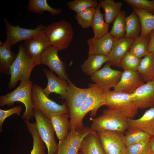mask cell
I'll return each mask as SVG.
<instances>
[{
    "instance_id": "1",
    "label": "cell",
    "mask_w": 154,
    "mask_h": 154,
    "mask_svg": "<svg viewBox=\"0 0 154 154\" xmlns=\"http://www.w3.org/2000/svg\"><path fill=\"white\" fill-rule=\"evenodd\" d=\"M90 88L89 94L81 106L70 118L69 130L84 126L83 120L88 113L91 112L90 115L94 116L99 108L105 105V92L96 84L88 85Z\"/></svg>"
},
{
    "instance_id": "2",
    "label": "cell",
    "mask_w": 154,
    "mask_h": 154,
    "mask_svg": "<svg viewBox=\"0 0 154 154\" xmlns=\"http://www.w3.org/2000/svg\"><path fill=\"white\" fill-rule=\"evenodd\" d=\"M33 82L30 80L21 82L16 89L11 92L0 96V107L13 106L16 102L23 103L25 110L21 117L24 121H29L34 117V106L31 100Z\"/></svg>"
},
{
    "instance_id": "3",
    "label": "cell",
    "mask_w": 154,
    "mask_h": 154,
    "mask_svg": "<svg viewBox=\"0 0 154 154\" xmlns=\"http://www.w3.org/2000/svg\"><path fill=\"white\" fill-rule=\"evenodd\" d=\"M35 66L33 60L26 52L23 44H20L17 57L10 68L9 89H11L15 88L19 81L30 80L31 72Z\"/></svg>"
},
{
    "instance_id": "4",
    "label": "cell",
    "mask_w": 154,
    "mask_h": 154,
    "mask_svg": "<svg viewBox=\"0 0 154 154\" xmlns=\"http://www.w3.org/2000/svg\"><path fill=\"white\" fill-rule=\"evenodd\" d=\"M128 119L117 111L108 108L103 110L101 116L91 119L90 127L96 132L108 130L124 133L129 128Z\"/></svg>"
},
{
    "instance_id": "5",
    "label": "cell",
    "mask_w": 154,
    "mask_h": 154,
    "mask_svg": "<svg viewBox=\"0 0 154 154\" xmlns=\"http://www.w3.org/2000/svg\"><path fill=\"white\" fill-rule=\"evenodd\" d=\"M45 33L50 45L59 50L68 48L73 37L71 25L63 20L52 23L46 27Z\"/></svg>"
},
{
    "instance_id": "6",
    "label": "cell",
    "mask_w": 154,
    "mask_h": 154,
    "mask_svg": "<svg viewBox=\"0 0 154 154\" xmlns=\"http://www.w3.org/2000/svg\"><path fill=\"white\" fill-rule=\"evenodd\" d=\"M31 100L34 108L40 111L49 119L55 116L69 114V110L64 103L60 105L49 98L44 93L43 88L37 84L33 85Z\"/></svg>"
},
{
    "instance_id": "7",
    "label": "cell",
    "mask_w": 154,
    "mask_h": 154,
    "mask_svg": "<svg viewBox=\"0 0 154 154\" xmlns=\"http://www.w3.org/2000/svg\"><path fill=\"white\" fill-rule=\"evenodd\" d=\"M105 105L128 119H133L138 110L131 100L130 94L114 90L105 92Z\"/></svg>"
},
{
    "instance_id": "8",
    "label": "cell",
    "mask_w": 154,
    "mask_h": 154,
    "mask_svg": "<svg viewBox=\"0 0 154 154\" xmlns=\"http://www.w3.org/2000/svg\"><path fill=\"white\" fill-rule=\"evenodd\" d=\"M95 132H96L87 126L70 130L64 139L59 141L55 154H77L85 137L90 133Z\"/></svg>"
},
{
    "instance_id": "9",
    "label": "cell",
    "mask_w": 154,
    "mask_h": 154,
    "mask_svg": "<svg viewBox=\"0 0 154 154\" xmlns=\"http://www.w3.org/2000/svg\"><path fill=\"white\" fill-rule=\"evenodd\" d=\"M33 111L35 126L47 147V154H55L58 144L55 140L54 131L50 119L38 109L34 108Z\"/></svg>"
},
{
    "instance_id": "10",
    "label": "cell",
    "mask_w": 154,
    "mask_h": 154,
    "mask_svg": "<svg viewBox=\"0 0 154 154\" xmlns=\"http://www.w3.org/2000/svg\"><path fill=\"white\" fill-rule=\"evenodd\" d=\"M96 132L106 154H122L126 147L123 133L108 130Z\"/></svg>"
},
{
    "instance_id": "11",
    "label": "cell",
    "mask_w": 154,
    "mask_h": 154,
    "mask_svg": "<svg viewBox=\"0 0 154 154\" xmlns=\"http://www.w3.org/2000/svg\"><path fill=\"white\" fill-rule=\"evenodd\" d=\"M3 21L6 29V37L5 43L11 48L19 42L29 39L38 33L45 29L46 27L42 24L34 29L21 28L19 26L12 25L4 18Z\"/></svg>"
},
{
    "instance_id": "12",
    "label": "cell",
    "mask_w": 154,
    "mask_h": 154,
    "mask_svg": "<svg viewBox=\"0 0 154 154\" xmlns=\"http://www.w3.org/2000/svg\"><path fill=\"white\" fill-rule=\"evenodd\" d=\"M46 29L25 40L23 44L26 52L36 66L40 64L42 53L50 46L46 34Z\"/></svg>"
},
{
    "instance_id": "13",
    "label": "cell",
    "mask_w": 154,
    "mask_h": 154,
    "mask_svg": "<svg viewBox=\"0 0 154 154\" xmlns=\"http://www.w3.org/2000/svg\"><path fill=\"white\" fill-rule=\"evenodd\" d=\"M106 63L104 67L91 76L92 81L105 92L114 88L119 81L123 72L112 69Z\"/></svg>"
},
{
    "instance_id": "14",
    "label": "cell",
    "mask_w": 154,
    "mask_h": 154,
    "mask_svg": "<svg viewBox=\"0 0 154 154\" xmlns=\"http://www.w3.org/2000/svg\"><path fill=\"white\" fill-rule=\"evenodd\" d=\"M59 50L51 45L43 52L41 57L40 64L48 66L60 79L67 81L69 78L66 72L65 65L58 55Z\"/></svg>"
},
{
    "instance_id": "15",
    "label": "cell",
    "mask_w": 154,
    "mask_h": 154,
    "mask_svg": "<svg viewBox=\"0 0 154 154\" xmlns=\"http://www.w3.org/2000/svg\"><path fill=\"white\" fill-rule=\"evenodd\" d=\"M66 97L64 103L69 111V116L71 117L80 108L90 92V88H82L76 87L69 79Z\"/></svg>"
},
{
    "instance_id": "16",
    "label": "cell",
    "mask_w": 154,
    "mask_h": 154,
    "mask_svg": "<svg viewBox=\"0 0 154 154\" xmlns=\"http://www.w3.org/2000/svg\"><path fill=\"white\" fill-rule=\"evenodd\" d=\"M131 99L138 109L154 106V81L146 82L130 94Z\"/></svg>"
},
{
    "instance_id": "17",
    "label": "cell",
    "mask_w": 154,
    "mask_h": 154,
    "mask_svg": "<svg viewBox=\"0 0 154 154\" xmlns=\"http://www.w3.org/2000/svg\"><path fill=\"white\" fill-rule=\"evenodd\" d=\"M144 84L137 71H123L114 90L130 94Z\"/></svg>"
},
{
    "instance_id": "18",
    "label": "cell",
    "mask_w": 154,
    "mask_h": 154,
    "mask_svg": "<svg viewBox=\"0 0 154 154\" xmlns=\"http://www.w3.org/2000/svg\"><path fill=\"white\" fill-rule=\"evenodd\" d=\"M133 39L125 37L119 39H114L112 47L108 56L110 60L106 63L110 66L120 67L121 60L129 50Z\"/></svg>"
},
{
    "instance_id": "19",
    "label": "cell",
    "mask_w": 154,
    "mask_h": 154,
    "mask_svg": "<svg viewBox=\"0 0 154 154\" xmlns=\"http://www.w3.org/2000/svg\"><path fill=\"white\" fill-rule=\"evenodd\" d=\"M48 80L46 87L43 89L44 94L48 97L51 93L59 95L63 100H65L67 95L68 84L65 80L56 76L52 71L44 68L43 69Z\"/></svg>"
},
{
    "instance_id": "20",
    "label": "cell",
    "mask_w": 154,
    "mask_h": 154,
    "mask_svg": "<svg viewBox=\"0 0 154 154\" xmlns=\"http://www.w3.org/2000/svg\"><path fill=\"white\" fill-rule=\"evenodd\" d=\"M114 41V39L109 32L100 38H90L87 42L89 46L88 55L99 54L108 56Z\"/></svg>"
},
{
    "instance_id": "21",
    "label": "cell",
    "mask_w": 154,
    "mask_h": 154,
    "mask_svg": "<svg viewBox=\"0 0 154 154\" xmlns=\"http://www.w3.org/2000/svg\"><path fill=\"white\" fill-rule=\"evenodd\" d=\"M128 128L139 129L150 135H154V106L146 110L140 118L128 119Z\"/></svg>"
},
{
    "instance_id": "22",
    "label": "cell",
    "mask_w": 154,
    "mask_h": 154,
    "mask_svg": "<svg viewBox=\"0 0 154 154\" xmlns=\"http://www.w3.org/2000/svg\"><path fill=\"white\" fill-rule=\"evenodd\" d=\"M79 151L83 154H106L96 132L90 133L85 137Z\"/></svg>"
},
{
    "instance_id": "23",
    "label": "cell",
    "mask_w": 154,
    "mask_h": 154,
    "mask_svg": "<svg viewBox=\"0 0 154 154\" xmlns=\"http://www.w3.org/2000/svg\"><path fill=\"white\" fill-rule=\"evenodd\" d=\"M67 114L55 116L50 118L54 131L59 141L64 139L69 132L70 121Z\"/></svg>"
},
{
    "instance_id": "24",
    "label": "cell",
    "mask_w": 154,
    "mask_h": 154,
    "mask_svg": "<svg viewBox=\"0 0 154 154\" xmlns=\"http://www.w3.org/2000/svg\"><path fill=\"white\" fill-rule=\"evenodd\" d=\"M137 72L144 82L154 78V53H149L141 58Z\"/></svg>"
},
{
    "instance_id": "25",
    "label": "cell",
    "mask_w": 154,
    "mask_h": 154,
    "mask_svg": "<svg viewBox=\"0 0 154 154\" xmlns=\"http://www.w3.org/2000/svg\"><path fill=\"white\" fill-rule=\"evenodd\" d=\"M110 58L108 56L99 54L88 55V58L81 65V68L86 74L91 76L100 70L103 64L107 63Z\"/></svg>"
},
{
    "instance_id": "26",
    "label": "cell",
    "mask_w": 154,
    "mask_h": 154,
    "mask_svg": "<svg viewBox=\"0 0 154 154\" xmlns=\"http://www.w3.org/2000/svg\"><path fill=\"white\" fill-rule=\"evenodd\" d=\"M11 48L0 40V72L10 75V68L17 56L11 50Z\"/></svg>"
},
{
    "instance_id": "27",
    "label": "cell",
    "mask_w": 154,
    "mask_h": 154,
    "mask_svg": "<svg viewBox=\"0 0 154 154\" xmlns=\"http://www.w3.org/2000/svg\"><path fill=\"white\" fill-rule=\"evenodd\" d=\"M132 8L137 15L140 22L141 30L139 36H148L154 30V15L141 9Z\"/></svg>"
},
{
    "instance_id": "28",
    "label": "cell",
    "mask_w": 154,
    "mask_h": 154,
    "mask_svg": "<svg viewBox=\"0 0 154 154\" xmlns=\"http://www.w3.org/2000/svg\"><path fill=\"white\" fill-rule=\"evenodd\" d=\"M100 8L98 4L96 8L91 25L94 34V37L95 38L102 37L108 33L109 24L104 21V15L100 11Z\"/></svg>"
},
{
    "instance_id": "29",
    "label": "cell",
    "mask_w": 154,
    "mask_h": 154,
    "mask_svg": "<svg viewBox=\"0 0 154 154\" xmlns=\"http://www.w3.org/2000/svg\"><path fill=\"white\" fill-rule=\"evenodd\" d=\"M98 4L104 10L105 21L109 25L121 11L122 3L116 2L113 0H100Z\"/></svg>"
},
{
    "instance_id": "30",
    "label": "cell",
    "mask_w": 154,
    "mask_h": 154,
    "mask_svg": "<svg viewBox=\"0 0 154 154\" xmlns=\"http://www.w3.org/2000/svg\"><path fill=\"white\" fill-rule=\"evenodd\" d=\"M125 133L124 140L126 147L149 141L151 137L146 132L136 128H128Z\"/></svg>"
},
{
    "instance_id": "31",
    "label": "cell",
    "mask_w": 154,
    "mask_h": 154,
    "mask_svg": "<svg viewBox=\"0 0 154 154\" xmlns=\"http://www.w3.org/2000/svg\"><path fill=\"white\" fill-rule=\"evenodd\" d=\"M126 33L125 37L127 38H135L139 36L141 27L139 18L133 11L125 19Z\"/></svg>"
},
{
    "instance_id": "32",
    "label": "cell",
    "mask_w": 154,
    "mask_h": 154,
    "mask_svg": "<svg viewBox=\"0 0 154 154\" xmlns=\"http://www.w3.org/2000/svg\"><path fill=\"white\" fill-rule=\"evenodd\" d=\"M25 123L29 133L33 139V148L30 154H46L44 143L36 129L35 123L29 121H25Z\"/></svg>"
},
{
    "instance_id": "33",
    "label": "cell",
    "mask_w": 154,
    "mask_h": 154,
    "mask_svg": "<svg viewBox=\"0 0 154 154\" xmlns=\"http://www.w3.org/2000/svg\"><path fill=\"white\" fill-rule=\"evenodd\" d=\"M149 40V35L146 37L139 36L134 38L129 50L130 52L138 58L144 56L148 53Z\"/></svg>"
},
{
    "instance_id": "34",
    "label": "cell",
    "mask_w": 154,
    "mask_h": 154,
    "mask_svg": "<svg viewBox=\"0 0 154 154\" xmlns=\"http://www.w3.org/2000/svg\"><path fill=\"white\" fill-rule=\"evenodd\" d=\"M27 9L30 12L41 14L44 11L49 12L52 15L56 16L62 13L60 9H56L50 7L47 0H29Z\"/></svg>"
},
{
    "instance_id": "35",
    "label": "cell",
    "mask_w": 154,
    "mask_h": 154,
    "mask_svg": "<svg viewBox=\"0 0 154 154\" xmlns=\"http://www.w3.org/2000/svg\"><path fill=\"white\" fill-rule=\"evenodd\" d=\"M125 13L121 11L114 20L112 29L109 32L114 39H119L125 37L126 33Z\"/></svg>"
},
{
    "instance_id": "36",
    "label": "cell",
    "mask_w": 154,
    "mask_h": 154,
    "mask_svg": "<svg viewBox=\"0 0 154 154\" xmlns=\"http://www.w3.org/2000/svg\"><path fill=\"white\" fill-rule=\"evenodd\" d=\"M141 59L131 54L129 50L121 60L120 67L123 71H137Z\"/></svg>"
},
{
    "instance_id": "37",
    "label": "cell",
    "mask_w": 154,
    "mask_h": 154,
    "mask_svg": "<svg viewBox=\"0 0 154 154\" xmlns=\"http://www.w3.org/2000/svg\"><path fill=\"white\" fill-rule=\"evenodd\" d=\"M95 9L94 8H88L76 14L75 19L83 29L88 28L91 26Z\"/></svg>"
},
{
    "instance_id": "38",
    "label": "cell",
    "mask_w": 154,
    "mask_h": 154,
    "mask_svg": "<svg viewBox=\"0 0 154 154\" xmlns=\"http://www.w3.org/2000/svg\"><path fill=\"white\" fill-rule=\"evenodd\" d=\"M98 3L95 0H74L68 2V8L78 13L90 7L96 8Z\"/></svg>"
},
{
    "instance_id": "39",
    "label": "cell",
    "mask_w": 154,
    "mask_h": 154,
    "mask_svg": "<svg viewBox=\"0 0 154 154\" xmlns=\"http://www.w3.org/2000/svg\"><path fill=\"white\" fill-rule=\"evenodd\" d=\"M149 141L143 142L126 147L122 154H150Z\"/></svg>"
},
{
    "instance_id": "40",
    "label": "cell",
    "mask_w": 154,
    "mask_h": 154,
    "mask_svg": "<svg viewBox=\"0 0 154 154\" xmlns=\"http://www.w3.org/2000/svg\"><path fill=\"white\" fill-rule=\"evenodd\" d=\"M124 1L132 7L141 9L154 15V0H124Z\"/></svg>"
},
{
    "instance_id": "41",
    "label": "cell",
    "mask_w": 154,
    "mask_h": 154,
    "mask_svg": "<svg viewBox=\"0 0 154 154\" xmlns=\"http://www.w3.org/2000/svg\"><path fill=\"white\" fill-rule=\"evenodd\" d=\"M22 110L21 106H17L7 110L0 109V132L3 131L2 125L5 119L12 115L19 116Z\"/></svg>"
},
{
    "instance_id": "42",
    "label": "cell",
    "mask_w": 154,
    "mask_h": 154,
    "mask_svg": "<svg viewBox=\"0 0 154 154\" xmlns=\"http://www.w3.org/2000/svg\"><path fill=\"white\" fill-rule=\"evenodd\" d=\"M150 40L148 48V53H154V30L149 35Z\"/></svg>"
},
{
    "instance_id": "43",
    "label": "cell",
    "mask_w": 154,
    "mask_h": 154,
    "mask_svg": "<svg viewBox=\"0 0 154 154\" xmlns=\"http://www.w3.org/2000/svg\"><path fill=\"white\" fill-rule=\"evenodd\" d=\"M149 143L151 153H154V135L151 137Z\"/></svg>"
},
{
    "instance_id": "44",
    "label": "cell",
    "mask_w": 154,
    "mask_h": 154,
    "mask_svg": "<svg viewBox=\"0 0 154 154\" xmlns=\"http://www.w3.org/2000/svg\"><path fill=\"white\" fill-rule=\"evenodd\" d=\"M77 154H83L82 153L80 152H78Z\"/></svg>"
},
{
    "instance_id": "45",
    "label": "cell",
    "mask_w": 154,
    "mask_h": 154,
    "mask_svg": "<svg viewBox=\"0 0 154 154\" xmlns=\"http://www.w3.org/2000/svg\"><path fill=\"white\" fill-rule=\"evenodd\" d=\"M150 154H154V153H151Z\"/></svg>"
},
{
    "instance_id": "46",
    "label": "cell",
    "mask_w": 154,
    "mask_h": 154,
    "mask_svg": "<svg viewBox=\"0 0 154 154\" xmlns=\"http://www.w3.org/2000/svg\"><path fill=\"white\" fill-rule=\"evenodd\" d=\"M153 81H154V78L153 79Z\"/></svg>"
}]
</instances>
